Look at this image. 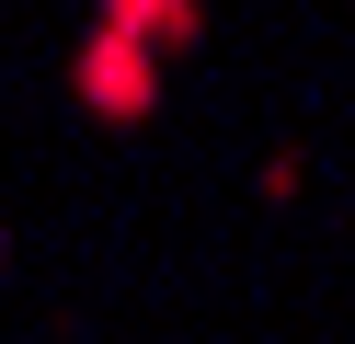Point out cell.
Instances as JSON below:
<instances>
[{
    "mask_svg": "<svg viewBox=\"0 0 355 344\" xmlns=\"http://www.w3.org/2000/svg\"><path fill=\"white\" fill-rule=\"evenodd\" d=\"M80 104L115 115V126H126V115H149V104H161V58L126 46V35H92V46H80Z\"/></svg>",
    "mask_w": 355,
    "mask_h": 344,
    "instance_id": "obj_1",
    "label": "cell"
}]
</instances>
